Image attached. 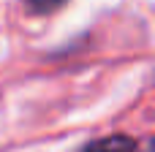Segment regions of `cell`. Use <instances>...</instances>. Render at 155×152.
Segmentation results:
<instances>
[{
  "mask_svg": "<svg viewBox=\"0 0 155 152\" xmlns=\"http://www.w3.org/2000/svg\"><path fill=\"white\" fill-rule=\"evenodd\" d=\"M79 152H139V150H136V141L128 139V136H109V139L90 141Z\"/></svg>",
  "mask_w": 155,
  "mask_h": 152,
  "instance_id": "cell-1",
  "label": "cell"
},
{
  "mask_svg": "<svg viewBox=\"0 0 155 152\" xmlns=\"http://www.w3.org/2000/svg\"><path fill=\"white\" fill-rule=\"evenodd\" d=\"M25 5H27L33 14H52V11H57L60 5H65V0H25Z\"/></svg>",
  "mask_w": 155,
  "mask_h": 152,
  "instance_id": "cell-2",
  "label": "cell"
},
{
  "mask_svg": "<svg viewBox=\"0 0 155 152\" xmlns=\"http://www.w3.org/2000/svg\"><path fill=\"white\" fill-rule=\"evenodd\" d=\"M150 152H155V141H153V147H150Z\"/></svg>",
  "mask_w": 155,
  "mask_h": 152,
  "instance_id": "cell-3",
  "label": "cell"
}]
</instances>
